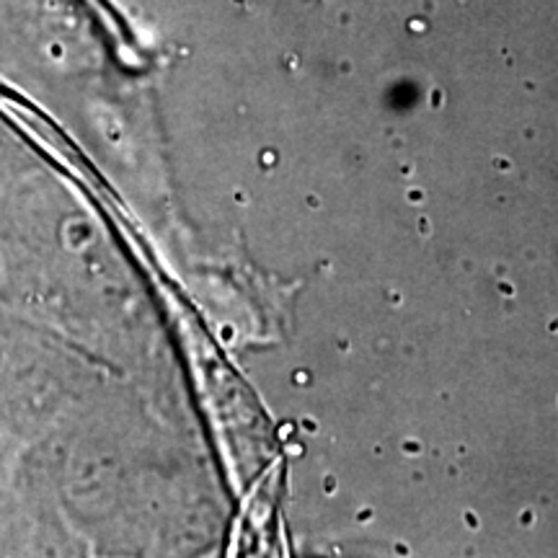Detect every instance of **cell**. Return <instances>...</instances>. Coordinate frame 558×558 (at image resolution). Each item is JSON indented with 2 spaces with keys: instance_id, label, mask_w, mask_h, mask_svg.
Segmentation results:
<instances>
[{
  "instance_id": "1",
  "label": "cell",
  "mask_w": 558,
  "mask_h": 558,
  "mask_svg": "<svg viewBox=\"0 0 558 558\" xmlns=\"http://www.w3.org/2000/svg\"><path fill=\"white\" fill-rule=\"evenodd\" d=\"M101 369L75 339L0 303V435L19 452L99 396Z\"/></svg>"
},
{
  "instance_id": "2",
  "label": "cell",
  "mask_w": 558,
  "mask_h": 558,
  "mask_svg": "<svg viewBox=\"0 0 558 558\" xmlns=\"http://www.w3.org/2000/svg\"><path fill=\"white\" fill-rule=\"evenodd\" d=\"M16 460L19 450L0 435V533H3L5 514H9L13 497V484H16Z\"/></svg>"
}]
</instances>
